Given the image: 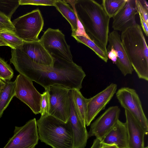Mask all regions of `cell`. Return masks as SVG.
I'll return each mask as SVG.
<instances>
[{
	"label": "cell",
	"instance_id": "36",
	"mask_svg": "<svg viewBox=\"0 0 148 148\" xmlns=\"http://www.w3.org/2000/svg\"><path fill=\"white\" fill-rule=\"evenodd\" d=\"M7 46V44L0 39V46Z\"/></svg>",
	"mask_w": 148,
	"mask_h": 148
},
{
	"label": "cell",
	"instance_id": "13",
	"mask_svg": "<svg viewBox=\"0 0 148 148\" xmlns=\"http://www.w3.org/2000/svg\"><path fill=\"white\" fill-rule=\"evenodd\" d=\"M69 122L72 130L74 148H85L89 138L86 125L82 123L77 112L71 90L69 91Z\"/></svg>",
	"mask_w": 148,
	"mask_h": 148
},
{
	"label": "cell",
	"instance_id": "20",
	"mask_svg": "<svg viewBox=\"0 0 148 148\" xmlns=\"http://www.w3.org/2000/svg\"><path fill=\"white\" fill-rule=\"evenodd\" d=\"M5 82L0 93V118L15 95V81Z\"/></svg>",
	"mask_w": 148,
	"mask_h": 148
},
{
	"label": "cell",
	"instance_id": "14",
	"mask_svg": "<svg viewBox=\"0 0 148 148\" xmlns=\"http://www.w3.org/2000/svg\"><path fill=\"white\" fill-rule=\"evenodd\" d=\"M108 47H112L116 51L117 61L115 64L124 76L132 74L134 71L130 62L123 46L120 35L117 31H113L109 34Z\"/></svg>",
	"mask_w": 148,
	"mask_h": 148
},
{
	"label": "cell",
	"instance_id": "31",
	"mask_svg": "<svg viewBox=\"0 0 148 148\" xmlns=\"http://www.w3.org/2000/svg\"><path fill=\"white\" fill-rule=\"evenodd\" d=\"M107 49L108 58L111 60L113 64H116L117 54L116 51L112 47H108Z\"/></svg>",
	"mask_w": 148,
	"mask_h": 148
},
{
	"label": "cell",
	"instance_id": "28",
	"mask_svg": "<svg viewBox=\"0 0 148 148\" xmlns=\"http://www.w3.org/2000/svg\"><path fill=\"white\" fill-rule=\"evenodd\" d=\"M56 0H19L20 5L54 6Z\"/></svg>",
	"mask_w": 148,
	"mask_h": 148
},
{
	"label": "cell",
	"instance_id": "19",
	"mask_svg": "<svg viewBox=\"0 0 148 148\" xmlns=\"http://www.w3.org/2000/svg\"><path fill=\"white\" fill-rule=\"evenodd\" d=\"M54 6L70 23L72 30L71 36L75 35L78 30L79 21L75 11L64 0H56Z\"/></svg>",
	"mask_w": 148,
	"mask_h": 148
},
{
	"label": "cell",
	"instance_id": "2",
	"mask_svg": "<svg viewBox=\"0 0 148 148\" xmlns=\"http://www.w3.org/2000/svg\"><path fill=\"white\" fill-rule=\"evenodd\" d=\"M91 40L107 52L110 17L102 5L93 0H68Z\"/></svg>",
	"mask_w": 148,
	"mask_h": 148
},
{
	"label": "cell",
	"instance_id": "1",
	"mask_svg": "<svg viewBox=\"0 0 148 148\" xmlns=\"http://www.w3.org/2000/svg\"><path fill=\"white\" fill-rule=\"evenodd\" d=\"M54 58L53 66L40 64L33 61L22 50L17 49L11 50L10 62L20 74L36 82L45 89L59 85L69 90H80L86 76L82 67L73 62Z\"/></svg>",
	"mask_w": 148,
	"mask_h": 148
},
{
	"label": "cell",
	"instance_id": "9",
	"mask_svg": "<svg viewBox=\"0 0 148 148\" xmlns=\"http://www.w3.org/2000/svg\"><path fill=\"white\" fill-rule=\"evenodd\" d=\"M39 136L35 118L21 127L15 126L14 135L3 148H35Z\"/></svg>",
	"mask_w": 148,
	"mask_h": 148
},
{
	"label": "cell",
	"instance_id": "24",
	"mask_svg": "<svg viewBox=\"0 0 148 148\" xmlns=\"http://www.w3.org/2000/svg\"><path fill=\"white\" fill-rule=\"evenodd\" d=\"M0 39L12 49H20L24 42L15 33L8 31L0 32Z\"/></svg>",
	"mask_w": 148,
	"mask_h": 148
},
{
	"label": "cell",
	"instance_id": "7",
	"mask_svg": "<svg viewBox=\"0 0 148 148\" xmlns=\"http://www.w3.org/2000/svg\"><path fill=\"white\" fill-rule=\"evenodd\" d=\"M116 96L122 107L130 113L147 135L148 121L136 91L129 87H122L116 92Z\"/></svg>",
	"mask_w": 148,
	"mask_h": 148
},
{
	"label": "cell",
	"instance_id": "32",
	"mask_svg": "<svg viewBox=\"0 0 148 148\" xmlns=\"http://www.w3.org/2000/svg\"><path fill=\"white\" fill-rule=\"evenodd\" d=\"M138 14L141 26L142 29L146 35L147 36H148V25L147 24L145 21L141 16L140 15V14Z\"/></svg>",
	"mask_w": 148,
	"mask_h": 148
},
{
	"label": "cell",
	"instance_id": "4",
	"mask_svg": "<svg viewBox=\"0 0 148 148\" xmlns=\"http://www.w3.org/2000/svg\"><path fill=\"white\" fill-rule=\"evenodd\" d=\"M39 139L52 148H74L73 134L69 122H64L49 115L36 121Z\"/></svg>",
	"mask_w": 148,
	"mask_h": 148
},
{
	"label": "cell",
	"instance_id": "26",
	"mask_svg": "<svg viewBox=\"0 0 148 148\" xmlns=\"http://www.w3.org/2000/svg\"><path fill=\"white\" fill-rule=\"evenodd\" d=\"M13 75V71L10 65L0 58V79L5 82H9Z\"/></svg>",
	"mask_w": 148,
	"mask_h": 148
},
{
	"label": "cell",
	"instance_id": "17",
	"mask_svg": "<svg viewBox=\"0 0 148 148\" xmlns=\"http://www.w3.org/2000/svg\"><path fill=\"white\" fill-rule=\"evenodd\" d=\"M129 139V148H148L144 145L145 133L136 120L125 109Z\"/></svg>",
	"mask_w": 148,
	"mask_h": 148
},
{
	"label": "cell",
	"instance_id": "27",
	"mask_svg": "<svg viewBox=\"0 0 148 148\" xmlns=\"http://www.w3.org/2000/svg\"><path fill=\"white\" fill-rule=\"evenodd\" d=\"M40 113L41 116L48 115L50 107L49 95L47 90L42 94Z\"/></svg>",
	"mask_w": 148,
	"mask_h": 148
},
{
	"label": "cell",
	"instance_id": "6",
	"mask_svg": "<svg viewBox=\"0 0 148 148\" xmlns=\"http://www.w3.org/2000/svg\"><path fill=\"white\" fill-rule=\"evenodd\" d=\"M39 41L53 57L69 62H73L70 47L66 42L64 35L59 29L49 28L44 32Z\"/></svg>",
	"mask_w": 148,
	"mask_h": 148
},
{
	"label": "cell",
	"instance_id": "37",
	"mask_svg": "<svg viewBox=\"0 0 148 148\" xmlns=\"http://www.w3.org/2000/svg\"><path fill=\"white\" fill-rule=\"evenodd\" d=\"M3 31V30H1V29H0V32H2V31Z\"/></svg>",
	"mask_w": 148,
	"mask_h": 148
},
{
	"label": "cell",
	"instance_id": "12",
	"mask_svg": "<svg viewBox=\"0 0 148 148\" xmlns=\"http://www.w3.org/2000/svg\"><path fill=\"white\" fill-rule=\"evenodd\" d=\"M117 89V85L112 83L93 97L88 99L86 125H90L99 113L105 109L116 92Z\"/></svg>",
	"mask_w": 148,
	"mask_h": 148
},
{
	"label": "cell",
	"instance_id": "16",
	"mask_svg": "<svg viewBox=\"0 0 148 148\" xmlns=\"http://www.w3.org/2000/svg\"><path fill=\"white\" fill-rule=\"evenodd\" d=\"M20 49L36 63L50 67L53 66L54 58L48 53L39 40L33 42L24 41Z\"/></svg>",
	"mask_w": 148,
	"mask_h": 148
},
{
	"label": "cell",
	"instance_id": "5",
	"mask_svg": "<svg viewBox=\"0 0 148 148\" xmlns=\"http://www.w3.org/2000/svg\"><path fill=\"white\" fill-rule=\"evenodd\" d=\"M12 22L15 34L24 41L39 40L38 36L43 28L44 21L39 9L20 16Z\"/></svg>",
	"mask_w": 148,
	"mask_h": 148
},
{
	"label": "cell",
	"instance_id": "22",
	"mask_svg": "<svg viewBox=\"0 0 148 148\" xmlns=\"http://www.w3.org/2000/svg\"><path fill=\"white\" fill-rule=\"evenodd\" d=\"M72 36L78 42L82 43L90 48L105 62H107L108 60L107 52L100 45L83 35H75Z\"/></svg>",
	"mask_w": 148,
	"mask_h": 148
},
{
	"label": "cell",
	"instance_id": "18",
	"mask_svg": "<svg viewBox=\"0 0 148 148\" xmlns=\"http://www.w3.org/2000/svg\"><path fill=\"white\" fill-rule=\"evenodd\" d=\"M101 143L115 144L118 148H129L128 136L125 123L119 120Z\"/></svg>",
	"mask_w": 148,
	"mask_h": 148
},
{
	"label": "cell",
	"instance_id": "15",
	"mask_svg": "<svg viewBox=\"0 0 148 148\" xmlns=\"http://www.w3.org/2000/svg\"><path fill=\"white\" fill-rule=\"evenodd\" d=\"M135 1L127 0L123 8L112 18V27L114 30L122 32L137 23L135 16L138 13Z\"/></svg>",
	"mask_w": 148,
	"mask_h": 148
},
{
	"label": "cell",
	"instance_id": "21",
	"mask_svg": "<svg viewBox=\"0 0 148 148\" xmlns=\"http://www.w3.org/2000/svg\"><path fill=\"white\" fill-rule=\"evenodd\" d=\"M71 90L73 99L77 114L82 123L86 125L88 99L85 98L83 96L79 90L76 89Z\"/></svg>",
	"mask_w": 148,
	"mask_h": 148
},
{
	"label": "cell",
	"instance_id": "25",
	"mask_svg": "<svg viewBox=\"0 0 148 148\" xmlns=\"http://www.w3.org/2000/svg\"><path fill=\"white\" fill-rule=\"evenodd\" d=\"M20 5L19 0H0V14L11 20Z\"/></svg>",
	"mask_w": 148,
	"mask_h": 148
},
{
	"label": "cell",
	"instance_id": "23",
	"mask_svg": "<svg viewBox=\"0 0 148 148\" xmlns=\"http://www.w3.org/2000/svg\"><path fill=\"white\" fill-rule=\"evenodd\" d=\"M127 0H103L102 5L110 17L113 18L123 8Z\"/></svg>",
	"mask_w": 148,
	"mask_h": 148
},
{
	"label": "cell",
	"instance_id": "30",
	"mask_svg": "<svg viewBox=\"0 0 148 148\" xmlns=\"http://www.w3.org/2000/svg\"><path fill=\"white\" fill-rule=\"evenodd\" d=\"M0 29L9 31L15 33V29L12 21L5 16L0 14Z\"/></svg>",
	"mask_w": 148,
	"mask_h": 148
},
{
	"label": "cell",
	"instance_id": "10",
	"mask_svg": "<svg viewBox=\"0 0 148 148\" xmlns=\"http://www.w3.org/2000/svg\"><path fill=\"white\" fill-rule=\"evenodd\" d=\"M14 81L15 96L28 106L34 114L40 113L42 95L35 88L32 81L20 74Z\"/></svg>",
	"mask_w": 148,
	"mask_h": 148
},
{
	"label": "cell",
	"instance_id": "35",
	"mask_svg": "<svg viewBox=\"0 0 148 148\" xmlns=\"http://www.w3.org/2000/svg\"><path fill=\"white\" fill-rule=\"evenodd\" d=\"M5 84V82L0 79V93L1 90L4 86Z\"/></svg>",
	"mask_w": 148,
	"mask_h": 148
},
{
	"label": "cell",
	"instance_id": "33",
	"mask_svg": "<svg viewBox=\"0 0 148 148\" xmlns=\"http://www.w3.org/2000/svg\"><path fill=\"white\" fill-rule=\"evenodd\" d=\"M101 142L99 139L96 138L94 139L90 148H100L101 146Z\"/></svg>",
	"mask_w": 148,
	"mask_h": 148
},
{
	"label": "cell",
	"instance_id": "34",
	"mask_svg": "<svg viewBox=\"0 0 148 148\" xmlns=\"http://www.w3.org/2000/svg\"><path fill=\"white\" fill-rule=\"evenodd\" d=\"M100 148H118V147L115 144H107L102 143L101 146Z\"/></svg>",
	"mask_w": 148,
	"mask_h": 148
},
{
	"label": "cell",
	"instance_id": "3",
	"mask_svg": "<svg viewBox=\"0 0 148 148\" xmlns=\"http://www.w3.org/2000/svg\"><path fill=\"white\" fill-rule=\"evenodd\" d=\"M120 38L132 67L138 77L148 81V48L140 25L122 32Z\"/></svg>",
	"mask_w": 148,
	"mask_h": 148
},
{
	"label": "cell",
	"instance_id": "11",
	"mask_svg": "<svg viewBox=\"0 0 148 148\" xmlns=\"http://www.w3.org/2000/svg\"><path fill=\"white\" fill-rule=\"evenodd\" d=\"M121 110L118 106H111L90 124L89 137L95 136L101 142L116 124Z\"/></svg>",
	"mask_w": 148,
	"mask_h": 148
},
{
	"label": "cell",
	"instance_id": "29",
	"mask_svg": "<svg viewBox=\"0 0 148 148\" xmlns=\"http://www.w3.org/2000/svg\"><path fill=\"white\" fill-rule=\"evenodd\" d=\"M135 8L138 14H140L148 25V8L143 3L142 0H136Z\"/></svg>",
	"mask_w": 148,
	"mask_h": 148
},
{
	"label": "cell",
	"instance_id": "8",
	"mask_svg": "<svg viewBox=\"0 0 148 148\" xmlns=\"http://www.w3.org/2000/svg\"><path fill=\"white\" fill-rule=\"evenodd\" d=\"M49 98V115L66 123L69 116V90L59 85L50 86L45 89Z\"/></svg>",
	"mask_w": 148,
	"mask_h": 148
}]
</instances>
